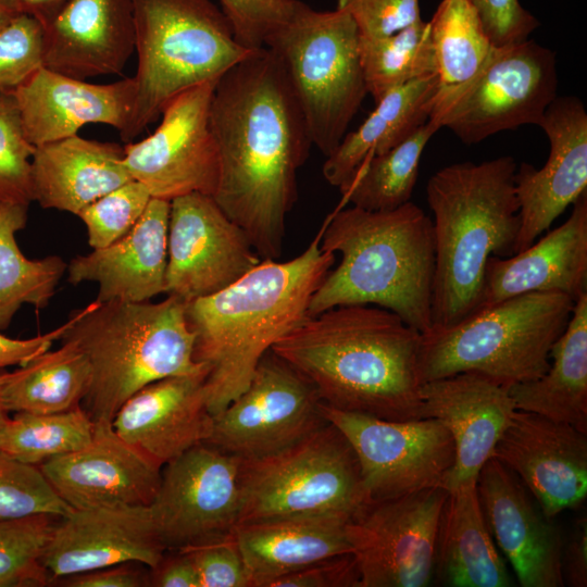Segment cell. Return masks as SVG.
<instances>
[{"label":"cell","mask_w":587,"mask_h":587,"mask_svg":"<svg viewBox=\"0 0 587 587\" xmlns=\"http://www.w3.org/2000/svg\"><path fill=\"white\" fill-rule=\"evenodd\" d=\"M210 122L220 174L212 198L261 259L282 255L297 174L313 146L277 57L254 50L217 80Z\"/></svg>","instance_id":"1"},{"label":"cell","mask_w":587,"mask_h":587,"mask_svg":"<svg viewBox=\"0 0 587 587\" xmlns=\"http://www.w3.org/2000/svg\"><path fill=\"white\" fill-rule=\"evenodd\" d=\"M421 337L387 309L344 305L305 319L271 350L313 385L323 403L407 421L424 419Z\"/></svg>","instance_id":"2"},{"label":"cell","mask_w":587,"mask_h":587,"mask_svg":"<svg viewBox=\"0 0 587 587\" xmlns=\"http://www.w3.org/2000/svg\"><path fill=\"white\" fill-rule=\"evenodd\" d=\"M321 230L298 257L262 259L228 287L186 302L193 357L205 365L210 413L223 411L249 385L260 359L309 317L310 300L335 263Z\"/></svg>","instance_id":"3"},{"label":"cell","mask_w":587,"mask_h":587,"mask_svg":"<svg viewBox=\"0 0 587 587\" xmlns=\"http://www.w3.org/2000/svg\"><path fill=\"white\" fill-rule=\"evenodd\" d=\"M320 246L341 259L314 291L309 317L375 304L421 334L432 328L435 240L432 218L420 207L409 201L390 211L341 209L322 226Z\"/></svg>","instance_id":"4"},{"label":"cell","mask_w":587,"mask_h":587,"mask_svg":"<svg viewBox=\"0 0 587 587\" xmlns=\"http://www.w3.org/2000/svg\"><path fill=\"white\" fill-rule=\"evenodd\" d=\"M516 168L515 160L503 155L457 162L428 179L435 240L433 326L448 327L475 313L488 258L515 253L521 225Z\"/></svg>","instance_id":"5"},{"label":"cell","mask_w":587,"mask_h":587,"mask_svg":"<svg viewBox=\"0 0 587 587\" xmlns=\"http://www.w3.org/2000/svg\"><path fill=\"white\" fill-rule=\"evenodd\" d=\"M61 340L76 344L90 369L80 408L95 423H111L122 404L146 385L170 376L208 372L195 360L186 302L93 301L74 311Z\"/></svg>","instance_id":"6"},{"label":"cell","mask_w":587,"mask_h":587,"mask_svg":"<svg viewBox=\"0 0 587 587\" xmlns=\"http://www.w3.org/2000/svg\"><path fill=\"white\" fill-rule=\"evenodd\" d=\"M575 300L558 291H532L477 310L422 334L421 384L476 372L509 388L542 376L554 342L565 330Z\"/></svg>","instance_id":"7"},{"label":"cell","mask_w":587,"mask_h":587,"mask_svg":"<svg viewBox=\"0 0 587 587\" xmlns=\"http://www.w3.org/2000/svg\"><path fill=\"white\" fill-rule=\"evenodd\" d=\"M138 57L127 143L180 92L220 78L254 50L242 47L212 0H132Z\"/></svg>","instance_id":"8"},{"label":"cell","mask_w":587,"mask_h":587,"mask_svg":"<svg viewBox=\"0 0 587 587\" xmlns=\"http://www.w3.org/2000/svg\"><path fill=\"white\" fill-rule=\"evenodd\" d=\"M264 47L286 73L313 146L328 157L367 95L353 20L345 11H317L298 0Z\"/></svg>","instance_id":"9"},{"label":"cell","mask_w":587,"mask_h":587,"mask_svg":"<svg viewBox=\"0 0 587 587\" xmlns=\"http://www.w3.org/2000/svg\"><path fill=\"white\" fill-rule=\"evenodd\" d=\"M239 524L282 517H351L367 502L357 454L332 423L275 454L240 460Z\"/></svg>","instance_id":"10"},{"label":"cell","mask_w":587,"mask_h":587,"mask_svg":"<svg viewBox=\"0 0 587 587\" xmlns=\"http://www.w3.org/2000/svg\"><path fill=\"white\" fill-rule=\"evenodd\" d=\"M557 90L551 49L532 39L492 47L471 80L435 93L428 121L471 146L502 130L538 125Z\"/></svg>","instance_id":"11"},{"label":"cell","mask_w":587,"mask_h":587,"mask_svg":"<svg viewBox=\"0 0 587 587\" xmlns=\"http://www.w3.org/2000/svg\"><path fill=\"white\" fill-rule=\"evenodd\" d=\"M327 422L352 446L369 501L444 487L454 464V442L437 419L389 421L321 403Z\"/></svg>","instance_id":"12"},{"label":"cell","mask_w":587,"mask_h":587,"mask_svg":"<svg viewBox=\"0 0 587 587\" xmlns=\"http://www.w3.org/2000/svg\"><path fill=\"white\" fill-rule=\"evenodd\" d=\"M444 487L369 501L347 522L359 587H425L435 579Z\"/></svg>","instance_id":"13"},{"label":"cell","mask_w":587,"mask_h":587,"mask_svg":"<svg viewBox=\"0 0 587 587\" xmlns=\"http://www.w3.org/2000/svg\"><path fill=\"white\" fill-rule=\"evenodd\" d=\"M313 385L268 350L259 361L248 387L213 416L205 442L239 460L280 452L328 422Z\"/></svg>","instance_id":"14"},{"label":"cell","mask_w":587,"mask_h":587,"mask_svg":"<svg viewBox=\"0 0 587 587\" xmlns=\"http://www.w3.org/2000/svg\"><path fill=\"white\" fill-rule=\"evenodd\" d=\"M240 460L199 444L162 467L149 510L166 551L213 541L239 523Z\"/></svg>","instance_id":"15"},{"label":"cell","mask_w":587,"mask_h":587,"mask_svg":"<svg viewBox=\"0 0 587 587\" xmlns=\"http://www.w3.org/2000/svg\"><path fill=\"white\" fill-rule=\"evenodd\" d=\"M218 78L191 87L163 109L161 123L140 141L124 146V164L152 198L173 200L199 192L213 196L220 158L210 122Z\"/></svg>","instance_id":"16"},{"label":"cell","mask_w":587,"mask_h":587,"mask_svg":"<svg viewBox=\"0 0 587 587\" xmlns=\"http://www.w3.org/2000/svg\"><path fill=\"white\" fill-rule=\"evenodd\" d=\"M261 260L211 196L192 192L171 200L165 294L185 302L210 296Z\"/></svg>","instance_id":"17"},{"label":"cell","mask_w":587,"mask_h":587,"mask_svg":"<svg viewBox=\"0 0 587 587\" xmlns=\"http://www.w3.org/2000/svg\"><path fill=\"white\" fill-rule=\"evenodd\" d=\"M538 126L550 152L537 170L522 162L514 175L520 205V230L515 253L529 247L551 224L587 191V112L574 96L557 97Z\"/></svg>","instance_id":"18"},{"label":"cell","mask_w":587,"mask_h":587,"mask_svg":"<svg viewBox=\"0 0 587 587\" xmlns=\"http://www.w3.org/2000/svg\"><path fill=\"white\" fill-rule=\"evenodd\" d=\"M492 458L525 484L548 519L587 496V434L540 414L515 410Z\"/></svg>","instance_id":"19"},{"label":"cell","mask_w":587,"mask_h":587,"mask_svg":"<svg viewBox=\"0 0 587 587\" xmlns=\"http://www.w3.org/2000/svg\"><path fill=\"white\" fill-rule=\"evenodd\" d=\"M165 552L148 505L73 509L54 524L41 564L54 580L129 562L154 569Z\"/></svg>","instance_id":"20"},{"label":"cell","mask_w":587,"mask_h":587,"mask_svg":"<svg viewBox=\"0 0 587 587\" xmlns=\"http://www.w3.org/2000/svg\"><path fill=\"white\" fill-rule=\"evenodd\" d=\"M91 440L39 469L72 509L149 505L162 466L121 438L111 423H95Z\"/></svg>","instance_id":"21"},{"label":"cell","mask_w":587,"mask_h":587,"mask_svg":"<svg viewBox=\"0 0 587 587\" xmlns=\"http://www.w3.org/2000/svg\"><path fill=\"white\" fill-rule=\"evenodd\" d=\"M477 494L487 527L523 587L564 586L563 540L522 480L496 458L477 477Z\"/></svg>","instance_id":"22"},{"label":"cell","mask_w":587,"mask_h":587,"mask_svg":"<svg viewBox=\"0 0 587 587\" xmlns=\"http://www.w3.org/2000/svg\"><path fill=\"white\" fill-rule=\"evenodd\" d=\"M424 417L439 420L454 442L447 490L476 483L516 408L509 389L491 378L462 372L422 384Z\"/></svg>","instance_id":"23"},{"label":"cell","mask_w":587,"mask_h":587,"mask_svg":"<svg viewBox=\"0 0 587 587\" xmlns=\"http://www.w3.org/2000/svg\"><path fill=\"white\" fill-rule=\"evenodd\" d=\"M11 92L26 138L36 147L75 136L91 123L123 135L133 118L136 86L134 77L92 84L42 66Z\"/></svg>","instance_id":"24"},{"label":"cell","mask_w":587,"mask_h":587,"mask_svg":"<svg viewBox=\"0 0 587 587\" xmlns=\"http://www.w3.org/2000/svg\"><path fill=\"white\" fill-rule=\"evenodd\" d=\"M41 25L43 66L74 78L121 75L135 51L132 0H63Z\"/></svg>","instance_id":"25"},{"label":"cell","mask_w":587,"mask_h":587,"mask_svg":"<svg viewBox=\"0 0 587 587\" xmlns=\"http://www.w3.org/2000/svg\"><path fill=\"white\" fill-rule=\"evenodd\" d=\"M207 372L152 382L116 412V434L162 467L209 438L213 415L207 404Z\"/></svg>","instance_id":"26"},{"label":"cell","mask_w":587,"mask_h":587,"mask_svg":"<svg viewBox=\"0 0 587 587\" xmlns=\"http://www.w3.org/2000/svg\"><path fill=\"white\" fill-rule=\"evenodd\" d=\"M171 201L151 198L135 226L113 243L67 264V280L98 284L96 301L143 302L165 294Z\"/></svg>","instance_id":"27"},{"label":"cell","mask_w":587,"mask_h":587,"mask_svg":"<svg viewBox=\"0 0 587 587\" xmlns=\"http://www.w3.org/2000/svg\"><path fill=\"white\" fill-rule=\"evenodd\" d=\"M573 204L569 218L537 242L510 257L488 258L479 309L532 291L574 300L587 292V191Z\"/></svg>","instance_id":"28"},{"label":"cell","mask_w":587,"mask_h":587,"mask_svg":"<svg viewBox=\"0 0 587 587\" xmlns=\"http://www.w3.org/2000/svg\"><path fill=\"white\" fill-rule=\"evenodd\" d=\"M30 176L33 201L74 215L133 179L124 164V147L78 135L36 146Z\"/></svg>","instance_id":"29"},{"label":"cell","mask_w":587,"mask_h":587,"mask_svg":"<svg viewBox=\"0 0 587 587\" xmlns=\"http://www.w3.org/2000/svg\"><path fill=\"white\" fill-rule=\"evenodd\" d=\"M344 515H309L239 524L235 536L249 587H270L279 577L320 561L351 553Z\"/></svg>","instance_id":"30"},{"label":"cell","mask_w":587,"mask_h":587,"mask_svg":"<svg viewBox=\"0 0 587 587\" xmlns=\"http://www.w3.org/2000/svg\"><path fill=\"white\" fill-rule=\"evenodd\" d=\"M476 483L448 490L437 538L435 577L450 587L514 586L487 527Z\"/></svg>","instance_id":"31"},{"label":"cell","mask_w":587,"mask_h":587,"mask_svg":"<svg viewBox=\"0 0 587 587\" xmlns=\"http://www.w3.org/2000/svg\"><path fill=\"white\" fill-rule=\"evenodd\" d=\"M550 359L552 362L542 376L508 388L515 408L587 434V292L575 300Z\"/></svg>","instance_id":"32"},{"label":"cell","mask_w":587,"mask_h":587,"mask_svg":"<svg viewBox=\"0 0 587 587\" xmlns=\"http://www.w3.org/2000/svg\"><path fill=\"white\" fill-rule=\"evenodd\" d=\"M438 88L437 75L412 80L386 93L366 120L347 133L332 154L326 157L323 176L339 188L367 159L392 149L419 127L430 114Z\"/></svg>","instance_id":"33"},{"label":"cell","mask_w":587,"mask_h":587,"mask_svg":"<svg viewBox=\"0 0 587 587\" xmlns=\"http://www.w3.org/2000/svg\"><path fill=\"white\" fill-rule=\"evenodd\" d=\"M91 380L84 351L62 340L54 351H45L13 372L3 371L0 397L8 412L59 413L80 407Z\"/></svg>","instance_id":"34"},{"label":"cell","mask_w":587,"mask_h":587,"mask_svg":"<svg viewBox=\"0 0 587 587\" xmlns=\"http://www.w3.org/2000/svg\"><path fill=\"white\" fill-rule=\"evenodd\" d=\"M28 207L0 201V330L23 304L46 308L67 267L59 255L28 259L21 251L16 233L27 223Z\"/></svg>","instance_id":"35"},{"label":"cell","mask_w":587,"mask_h":587,"mask_svg":"<svg viewBox=\"0 0 587 587\" xmlns=\"http://www.w3.org/2000/svg\"><path fill=\"white\" fill-rule=\"evenodd\" d=\"M438 129L427 121L392 149L364 161L338 188L345 201L367 211H390L409 202L423 150Z\"/></svg>","instance_id":"36"},{"label":"cell","mask_w":587,"mask_h":587,"mask_svg":"<svg viewBox=\"0 0 587 587\" xmlns=\"http://www.w3.org/2000/svg\"><path fill=\"white\" fill-rule=\"evenodd\" d=\"M429 24L438 88H458L480 70L492 45L469 0H442Z\"/></svg>","instance_id":"37"},{"label":"cell","mask_w":587,"mask_h":587,"mask_svg":"<svg viewBox=\"0 0 587 587\" xmlns=\"http://www.w3.org/2000/svg\"><path fill=\"white\" fill-rule=\"evenodd\" d=\"M359 53L366 90L375 103L395 88L436 74L429 24L423 20L384 38L359 37Z\"/></svg>","instance_id":"38"},{"label":"cell","mask_w":587,"mask_h":587,"mask_svg":"<svg viewBox=\"0 0 587 587\" xmlns=\"http://www.w3.org/2000/svg\"><path fill=\"white\" fill-rule=\"evenodd\" d=\"M95 426L80 407L59 413L16 412L0 429V451L39 466L85 447Z\"/></svg>","instance_id":"39"},{"label":"cell","mask_w":587,"mask_h":587,"mask_svg":"<svg viewBox=\"0 0 587 587\" xmlns=\"http://www.w3.org/2000/svg\"><path fill=\"white\" fill-rule=\"evenodd\" d=\"M59 517L38 514L0 521V587H37L50 582L41 554Z\"/></svg>","instance_id":"40"},{"label":"cell","mask_w":587,"mask_h":587,"mask_svg":"<svg viewBox=\"0 0 587 587\" xmlns=\"http://www.w3.org/2000/svg\"><path fill=\"white\" fill-rule=\"evenodd\" d=\"M72 510L39 466L0 451V521L38 514L64 516Z\"/></svg>","instance_id":"41"},{"label":"cell","mask_w":587,"mask_h":587,"mask_svg":"<svg viewBox=\"0 0 587 587\" xmlns=\"http://www.w3.org/2000/svg\"><path fill=\"white\" fill-rule=\"evenodd\" d=\"M35 147L26 138L11 91H0V201L33 202L30 162Z\"/></svg>","instance_id":"42"},{"label":"cell","mask_w":587,"mask_h":587,"mask_svg":"<svg viewBox=\"0 0 587 587\" xmlns=\"http://www.w3.org/2000/svg\"><path fill=\"white\" fill-rule=\"evenodd\" d=\"M151 195L136 179L101 196L79 213L92 249L104 248L125 236L145 212Z\"/></svg>","instance_id":"43"},{"label":"cell","mask_w":587,"mask_h":587,"mask_svg":"<svg viewBox=\"0 0 587 587\" xmlns=\"http://www.w3.org/2000/svg\"><path fill=\"white\" fill-rule=\"evenodd\" d=\"M43 66V28L21 13L0 29V91H12Z\"/></svg>","instance_id":"44"},{"label":"cell","mask_w":587,"mask_h":587,"mask_svg":"<svg viewBox=\"0 0 587 587\" xmlns=\"http://www.w3.org/2000/svg\"><path fill=\"white\" fill-rule=\"evenodd\" d=\"M236 40L245 48H263L266 39L292 14L298 0H218Z\"/></svg>","instance_id":"45"},{"label":"cell","mask_w":587,"mask_h":587,"mask_svg":"<svg viewBox=\"0 0 587 587\" xmlns=\"http://www.w3.org/2000/svg\"><path fill=\"white\" fill-rule=\"evenodd\" d=\"M353 20L360 39L391 36L422 20L419 0H337Z\"/></svg>","instance_id":"46"},{"label":"cell","mask_w":587,"mask_h":587,"mask_svg":"<svg viewBox=\"0 0 587 587\" xmlns=\"http://www.w3.org/2000/svg\"><path fill=\"white\" fill-rule=\"evenodd\" d=\"M180 550L191 559L200 587H249L235 530L213 541Z\"/></svg>","instance_id":"47"},{"label":"cell","mask_w":587,"mask_h":587,"mask_svg":"<svg viewBox=\"0 0 587 587\" xmlns=\"http://www.w3.org/2000/svg\"><path fill=\"white\" fill-rule=\"evenodd\" d=\"M494 47L529 39L539 21L519 0H469Z\"/></svg>","instance_id":"48"},{"label":"cell","mask_w":587,"mask_h":587,"mask_svg":"<svg viewBox=\"0 0 587 587\" xmlns=\"http://www.w3.org/2000/svg\"><path fill=\"white\" fill-rule=\"evenodd\" d=\"M352 553L336 555L274 580L270 587H359Z\"/></svg>","instance_id":"49"},{"label":"cell","mask_w":587,"mask_h":587,"mask_svg":"<svg viewBox=\"0 0 587 587\" xmlns=\"http://www.w3.org/2000/svg\"><path fill=\"white\" fill-rule=\"evenodd\" d=\"M134 562L122 563L67 576L66 586L71 587H139L146 586L148 578Z\"/></svg>","instance_id":"50"},{"label":"cell","mask_w":587,"mask_h":587,"mask_svg":"<svg viewBox=\"0 0 587 587\" xmlns=\"http://www.w3.org/2000/svg\"><path fill=\"white\" fill-rule=\"evenodd\" d=\"M66 324L28 339L10 338L0 333V370L11 365H23L36 355L49 350L60 339Z\"/></svg>","instance_id":"51"},{"label":"cell","mask_w":587,"mask_h":587,"mask_svg":"<svg viewBox=\"0 0 587 587\" xmlns=\"http://www.w3.org/2000/svg\"><path fill=\"white\" fill-rule=\"evenodd\" d=\"M564 584L573 587L587 586V521H576L570 541L562 550Z\"/></svg>","instance_id":"52"},{"label":"cell","mask_w":587,"mask_h":587,"mask_svg":"<svg viewBox=\"0 0 587 587\" xmlns=\"http://www.w3.org/2000/svg\"><path fill=\"white\" fill-rule=\"evenodd\" d=\"M151 585L159 587H200L196 567L189 555L182 551H175L174 555L163 557L154 567Z\"/></svg>","instance_id":"53"},{"label":"cell","mask_w":587,"mask_h":587,"mask_svg":"<svg viewBox=\"0 0 587 587\" xmlns=\"http://www.w3.org/2000/svg\"><path fill=\"white\" fill-rule=\"evenodd\" d=\"M63 0H17L22 11L45 22Z\"/></svg>","instance_id":"54"},{"label":"cell","mask_w":587,"mask_h":587,"mask_svg":"<svg viewBox=\"0 0 587 587\" xmlns=\"http://www.w3.org/2000/svg\"><path fill=\"white\" fill-rule=\"evenodd\" d=\"M21 13L24 12L17 0H0V29Z\"/></svg>","instance_id":"55"},{"label":"cell","mask_w":587,"mask_h":587,"mask_svg":"<svg viewBox=\"0 0 587 587\" xmlns=\"http://www.w3.org/2000/svg\"><path fill=\"white\" fill-rule=\"evenodd\" d=\"M3 370H0V378ZM9 420V412L4 409L1 397H0V429L4 426L7 421Z\"/></svg>","instance_id":"56"}]
</instances>
